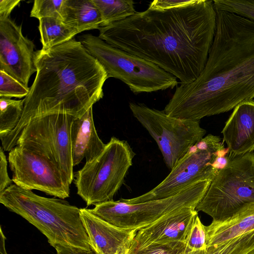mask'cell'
<instances>
[{
    "mask_svg": "<svg viewBox=\"0 0 254 254\" xmlns=\"http://www.w3.org/2000/svg\"><path fill=\"white\" fill-rule=\"evenodd\" d=\"M92 107L83 115L75 118L70 129L72 159L73 166L83 159L89 162L98 156L106 144L100 138L93 120Z\"/></svg>",
    "mask_w": 254,
    "mask_h": 254,
    "instance_id": "obj_17",
    "label": "cell"
},
{
    "mask_svg": "<svg viewBox=\"0 0 254 254\" xmlns=\"http://www.w3.org/2000/svg\"><path fill=\"white\" fill-rule=\"evenodd\" d=\"M0 202L37 228L54 248L90 250L80 208L61 198H48L12 184L0 193Z\"/></svg>",
    "mask_w": 254,
    "mask_h": 254,
    "instance_id": "obj_4",
    "label": "cell"
},
{
    "mask_svg": "<svg viewBox=\"0 0 254 254\" xmlns=\"http://www.w3.org/2000/svg\"><path fill=\"white\" fill-rule=\"evenodd\" d=\"M79 39L103 66L108 78L121 80L135 94L173 89L178 84L176 77L158 66L115 48L98 36L85 34Z\"/></svg>",
    "mask_w": 254,
    "mask_h": 254,
    "instance_id": "obj_7",
    "label": "cell"
},
{
    "mask_svg": "<svg viewBox=\"0 0 254 254\" xmlns=\"http://www.w3.org/2000/svg\"><path fill=\"white\" fill-rule=\"evenodd\" d=\"M206 246L216 245L254 231V204L223 221L206 226Z\"/></svg>",
    "mask_w": 254,
    "mask_h": 254,
    "instance_id": "obj_18",
    "label": "cell"
},
{
    "mask_svg": "<svg viewBox=\"0 0 254 254\" xmlns=\"http://www.w3.org/2000/svg\"><path fill=\"white\" fill-rule=\"evenodd\" d=\"M33 42L24 36L21 25L9 18L0 21V70L28 87L36 72Z\"/></svg>",
    "mask_w": 254,
    "mask_h": 254,
    "instance_id": "obj_13",
    "label": "cell"
},
{
    "mask_svg": "<svg viewBox=\"0 0 254 254\" xmlns=\"http://www.w3.org/2000/svg\"><path fill=\"white\" fill-rule=\"evenodd\" d=\"M215 9L205 65L193 82L176 87L163 110L170 116L199 121L254 98V20Z\"/></svg>",
    "mask_w": 254,
    "mask_h": 254,
    "instance_id": "obj_2",
    "label": "cell"
},
{
    "mask_svg": "<svg viewBox=\"0 0 254 254\" xmlns=\"http://www.w3.org/2000/svg\"><path fill=\"white\" fill-rule=\"evenodd\" d=\"M38 29L43 49L46 50L67 42L77 33L67 26L60 17L39 19Z\"/></svg>",
    "mask_w": 254,
    "mask_h": 254,
    "instance_id": "obj_20",
    "label": "cell"
},
{
    "mask_svg": "<svg viewBox=\"0 0 254 254\" xmlns=\"http://www.w3.org/2000/svg\"><path fill=\"white\" fill-rule=\"evenodd\" d=\"M223 140L231 156L254 151V100L237 105L222 130Z\"/></svg>",
    "mask_w": 254,
    "mask_h": 254,
    "instance_id": "obj_16",
    "label": "cell"
},
{
    "mask_svg": "<svg viewBox=\"0 0 254 254\" xmlns=\"http://www.w3.org/2000/svg\"><path fill=\"white\" fill-rule=\"evenodd\" d=\"M24 99L0 98V138L12 131L17 126L22 115Z\"/></svg>",
    "mask_w": 254,
    "mask_h": 254,
    "instance_id": "obj_23",
    "label": "cell"
},
{
    "mask_svg": "<svg viewBox=\"0 0 254 254\" xmlns=\"http://www.w3.org/2000/svg\"><path fill=\"white\" fill-rule=\"evenodd\" d=\"M35 64L36 74L24 99L21 119L12 131L0 138L5 151L16 146L30 120L53 114L79 117L104 96L107 72L80 41L72 39L36 51Z\"/></svg>",
    "mask_w": 254,
    "mask_h": 254,
    "instance_id": "obj_3",
    "label": "cell"
},
{
    "mask_svg": "<svg viewBox=\"0 0 254 254\" xmlns=\"http://www.w3.org/2000/svg\"><path fill=\"white\" fill-rule=\"evenodd\" d=\"M189 249L183 242L152 244L128 254H183Z\"/></svg>",
    "mask_w": 254,
    "mask_h": 254,
    "instance_id": "obj_28",
    "label": "cell"
},
{
    "mask_svg": "<svg viewBox=\"0 0 254 254\" xmlns=\"http://www.w3.org/2000/svg\"><path fill=\"white\" fill-rule=\"evenodd\" d=\"M6 238L3 234L1 227L0 228V254H7L5 247V240Z\"/></svg>",
    "mask_w": 254,
    "mask_h": 254,
    "instance_id": "obj_33",
    "label": "cell"
},
{
    "mask_svg": "<svg viewBox=\"0 0 254 254\" xmlns=\"http://www.w3.org/2000/svg\"><path fill=\"white\" fill-rule=\"evenodd\" d=\"M57 254H98L92 248L84 250L64 246H57L55 248Z\"/></svg>",
    "mask_w": 254,
    "mask_h": 254,
    "instance_id": "obj_32",
    "label": "cell"
},
{
    "mask_svg": "<svg viewBox=\"0 0 254 254\" xmlns=\"http://www.w3.org/2000/svg\"><path fill=\"white\" fill-rule=\"evenodd\" d=\"M197 214L194 207L184 208L137 230L128 252L152 244L184 242L189 228Z\"/></svg>",
    "mask_w": 254,
    "mask_h": 254,
    "instance_id": "obj_14",
    "label": "cell"
},
{
    "mask_svg": "<svg viewBox=\"0 0 254 254\" xmlns=\"http://www.w3.org/2000/svg\"><path fill=\"white\" fill-rule=\"evenodd\" d=\"M8 161L14 184L27 190L66 198L70 184L60 170L48 159L35 152L15 146L9 152Z\"/></svg>",
    "mask_w": 254,
    "mask_h": 254,
    "instance_id": "obj_12",
    "label": "cell"
},
{
    "mask_svg": "<svg viewBox=\"0 0 254 254\" xmlns=\"http://www.w3.org/2000/svg\"><path fill=\"white\" fill-rule=\"evenodd\" d=\"M211 182L196 183L166 198L135 204H128L120 199L112 200L97 204L90 210L117 227L137 231L177 210L186 207L195 208Z\"/></svg>",
    "mask_w": 254,
    "mask_h": 254,
    "instance_id": "obj_9",
    "label": "cell"
},
{
    "mask_svg": "<svg viewBox=\"0 0 254 254\" xmlns=\"http://www.w3.org/2000/svg\"><path fill=\"white\" fill-rule=\"evenodd\" d=\"M100 12L103 24L106 26L125 19L136 11L131 0H92Z\"/></svg>",
    "mask_w": 254,
    "mask_h": 254,
    "instance_id": "obj_21",
    "label": "cell"
},
{
    "mask_svg": "<svg viewBox=\"0 0 254 254\" xmlns=\"http://www.w3.org/2000/svg\"><path fill=\"white\" fill-rule=\"evenodd\" d=\"M194 0H155L152 1L149 8L165 10L183 6L192 3Z\"/></svg>",
    "mask_w": 254,
    "mask_h": 254,
    "instance_id": "obj_30",
    "label": "cell"
},
{
    "mask_svg": "<svg viewBox=\"0 0 254 254\" xmlns=\"http://www.w3.org/2000/svg\"><path fill=\"white\" fill-rule=\"evenodd\" d=\"M215 9L236 13L254 20V0H214Z\"/></svg>",
    "mask_w": 254,
    "mask_h": 254,
    "instance_id": "obj_26",
    "label": "cell"
},
{
    "mask_svg": "<svg viewBox=\"0 0 254 254\" xmlns=\"http://www.w3.org/2000/svg\"><path fill=\"white\" fill-rule=\"evenodd\" d=\"M61 18L77 34L98 29L103 24L98 9L92 0H64Z\"/></svg>",
    "mask_w": 254,
    "mask_h": 254,
    "instance_id": "obj_19",
    "label": "cell"
},
{
    "mask_svg": "<svg viewBox=\"0 0 254 254\" xmlns=\"http://www.w3.org/2000/svg\"><path fill=\"white\" fill-rule=\"evenodd\" d=\"M129 107L135 118L155 140L170 170L206 133L199 121L173 117L143 103L130 102Z\"/></svg>",
    "mask_w": 254,
    "mask_h": 254,
    "instance_id": "obj_10",
    "label": "cell"
},
{
    "mask_svg": "<svg viewBox=\"0 0 254 254\" xmlns=\"http://www.w3.org/2000/svg\"><path fill=\"white\" fill-rule=\"evenodd\" d=\"M229 159V150L220 137L209 134L191 147L155 188L138 196L120 200L135 204L171 197L196 183L212 181Z\"/></svg>",
    "mask_w": 254,
    "mask_h": 254,
    "instance_id": "obj_5",
    "label": "cell"
},
{
    "mask_svg": "<svg viewBox=\"0 0 254 254\" xmlns=\"http://www.w3.org/2000/svg\"><path fill=\"white\" fill-rule=\"evenodd\" d=\"M254 204V152L233 156L211 182L195 207L213 218L226 220Z\"/></svg>",
    "mask_w": 254,
    "mask_h": 254,
    "instance_id": "obj_6",
    "label": "cell"
},
{
    "mask_svg": "<svg viewBox=\"0 0 254 254\" xmlns=\"http://www.w3.org/2000/svg\"><path fill=\"white\" fill-rule=\"evenodd\" d=\"M7 172V161L2 146L0 149V193L12 185Z\"/></svg>",
    "mask_w": 254,
    "mask_h": 254,
    "instance_id": "obj_29",
    "label": "cell"
},
{
    "mask_svg": "<svg viewBox=\"0 0 254 254\" xmlns=\"http://www.w3.org/2000/svg\"><path fill=\"white\" fill-rule=\"evenodd\" d=\"M247 254H254V250L251 251L249 253H248Z\"/></svg>",
    "mask_w": 254,
    "mask_h": 254,
    "instance_id": "obj_34",
    "label": "cell"
},
{
    "mask_svg": "<svg viewBox=\"0 0 254 254\" xmlns=\"http://www.w3.org/2000/svg\"><path fill=\"white\" fill-rule=\"evenodd\" d=\"M184 243L191 251L202 250L207 248L205 226L201 222L198 214L193 219Z\"/></svg>",
    "mask_w": 254,
    "mask_h": 254,
    "instance_id": "obj_24",
    "label": "cell"
},
{
    "mask_svg": "<svg viewBox=\"0 0 254 254\" xmlns=\"http://www.w3.org/2000/svg\"><path fill=\"white\" fill-rule=\"evenodd\" d=\"M254 250V232H251L204 250H188L183 254H247Z\"/></svg>",
    "mask_w": 254,
    "mask_h": 254,
    "instance_id": "obj_22",
    "label": "cell"
},
{
    "mask_svg": "<svg viewBox=\"0 0 254 254\" xmlns=\"http://www.w3.org/2000/svg\"><path fill=\"white\" fill-rule=\"evenodd\" d=\"M216 26L213 0H194L170 9L148 8L98 29L112 46L158 66L189 84L206 63Z\"/></svg>",
    "mask_w": 254,
    "mask_h": 254,
    "instance_id": "obj_1",
    "label": "cell"
},
{
    "mask_svg": "<svg viewBox=\"0 0 254 254\" xmlns=\"http://www.w3.org/2000/svg\"><path fill=\"white\" fill-rule=\"evenodd\" d=\"M135 155L127 141L113 136L98 156L85 162L76 173L74 184L87 206L113 200Z\"/></svg>",
    "mask_w": 254,
    "mask_h": 254,
    "instance_id": "obj_8",
    "label": "cell"
},
{
    "mask_svg": "<svg viewBox=\"0 0 254 254\" xmlns=\"http://www.w3.org/2000/svg\"><path fill=\"white\" fill-rule=\"evenodd\" d=\"M30 91V88L0 70V96L10 98L25 97Z\"/></svg>",
    "mask_w": 254,
    "mask_h": 254,
    "instance_id": "obj_25",
    "label": "cell"
},
{
    "mask_svg": "<svg viewBox=\"0 0 254 254\" xmlns=\"http://www.w3.org/2000/svg\"><path fill=\"white\" fill-rule=\"evenodd\" d=\"M20 2V0H0V21L8 18L13 9Z\"/></svg>",
    "mask_w": 254,
    "mask_h": 254,
    "instance_id": "obj_31",
    "label": "cell"
},
{
    "mask_svg": "<svg viewBox=\"0 0 254 254\" xmlns=\"http://www.w3.org/2000/svg\"><path fill=\"white\" fill-rule=\"evenodd\" d=\"M64 0H36L30 12V16L40 19L50 17L61 18Z\"/></svg>",
    "mask_w": 254,
    "mask_h": 254,
    "instance_id": "obj_27",
    "label": "cell"
},
{
    "mask_svg": "<svg viewBox=\"0 0 254 254\" xmlns=\"http://www.w3.org/2000/svg\"><path fill=\"white\" fill-rule=\"evenodd\" d=\"M75 118L53 114L32 119L22 130L16 144L48 159L60 170L70 185L74 178L70 129Z\"/></svg>",
    "mask_w": 254,
    "mask_h": 254,
    "instance_id": "obj_11",
    "label": "cell"
},
{
    "mask_svg": "<svg viewBox=\"0 0 254 254\" xmlns=\"http://www.w3.org/2000/svg\"><path fill=\"white\" fill-rule=\"evenodd\" d=\"M80 212L90 245L98 254H128L137 231L117 227L94 214L90 209L80 208Z\"/></svg>",
    "mask_w": 254,
    "mask_h": 254,
    "instance_id": "obj_15",
    "label": "cell"
}]
</instances>
